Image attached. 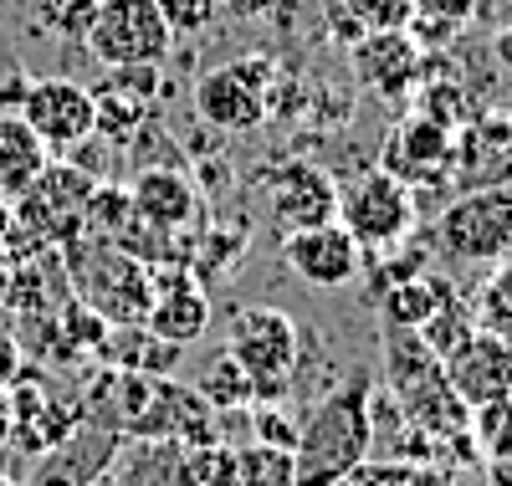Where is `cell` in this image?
<instances>
[{
	"instance_id": "cell-1",
	"label": "cell",
	"mask_w": 512,
	"mask_h": 486,
	"mask_svg": "<svg viewBox=\"0 0 512 486\" xmlns=\"http://www.w3.org/2000/svg\"><path fill=\"white\" fill-rule=\"evenodd\" d=\"M369 451H374V384L369 374H349L297 420L292 486H333Z\"/></svg>"
},
{
	"instance_id": "cell-2",
	"label": "cell",
	"mask_w": 512,
	"mask_h": 486,
	"mask_svg": "<svg viewBox=\"0 0 512 486\" xmlns=\"http://www.w3.org/2000/svg\"><path fill=\"white\" fill-rule=\"evenodd\" d=\"M67 272H72L77 302H88L108 323H144L149 318L154 277L139 256L118 251L113 241L72 236L67 241Z\"/></svg>"
},
{
	"instance_id": "cell-3",
	"label": "cell",
	"mask_w": 512,
	"mask_h": 486,
	"mask_svg": "<svg viewBox=\"0 0 512 486\" xmlns=\"http://www.w3.org/2000/svg\"><path fill=\"white\" fill-rule=\"evenodd\" d=\"M226 353L251 374L256 405H277L292 384L297 353H303V333H297V323L282 307L251 302V307H236L231 323H226Z\"/></svg>"
},
{
	"instance_id": "cell-4",
	"label": "cell",
	"mask_w": 512,
	"mask_h": 486,
	"mask_svg": "<svg viewBox=\"0 0 512 486\" xmlns=\"http://www.w3.org/2000/svg\"><path fill=\"white\" fill-rule=\"evenodd\" d=\"M272 87H277V62L267 52L221 62L195 77V118L216 128L221 139L256 134L272 113Z\"/></svg>"
},
{
	"instance_id": "cell-5",
	"label": "cell",
	"mask_w": 512,
	"mask_h": 486,
	"mask_svg": "<svg viewBox=\"0 0 512 486\" xmlns=\"http://www.w3.org/2000/svg\"><path fill=\"white\" fill-rule=\"evenodd\" d=\"M436 241L461 267H497L512 256V180L461 190L436 210Z\"/></svg>"
},
{
	"instance_id": "cell-6",
	"label": "cell",
	"mask_w": 512,
	"mask_h": 486,
	"mask_svg": "<svg viewBox=\"0 0 512 486\" xmlns=\"http://www.w3.org/2000/svg\"><path fill=\"white\" fill-rule=\"evenodd\" d=\"M415 195L410 185H400L390 169H354L338 185V226H344L359 251H390L415 231Z\"/></svg>"
},
{
	"instance_id": "cell-7",
	"label": "cell",
	"mask_w": 512,
	"mask_h": 486,
	"mask_svg": "<svg viewBox=\"0 0 512 486\" xmlns=\"http://www.w3.org/2000/svg\"><path fill=\"white\" fill-rule=\"evenodd\" d=\"M82 47L103 67H164L175 31H169L159 0H98Z\"/></svg>"
},
{
	"instance_id": "cell-8",
	"label": "cell",
	"mask_w": 512,
	"mask_h": 486,
	"mask_svg": "<svg viewBox=\"0 0 512 486\" xmlns=\"http://www.w3.org/2000/svg\"><path fill=\"white\" fill-rule=\"evenodd\" d=\"M93 174L82 164H47L36 174V185L26 195L11 200V220L21 231H31L41 246H67L77 231H82V210H88V195H93Z\"/></svg>"
},
{
	"instance_id": "cell-9",
	"label": "cell",
	"mask_w": 512,
	"mask_h": 486,
	"mask_svg": "<svg viewBox=\"0 0 512 486\" xmlns=\"http://www.w3.org/2000/svg\"><path fill=\"white\" fill-rule=\"evenodd\" d=\"M128 435L134 440H169V446H180V451L226 440L221 415L200 400L195 384H180V379H154L149 384V400H144L139 420L128 425Z\"/></svg>"
},
{
	"instance_id": "cell-10",
	"label": "cell",
	"mask_w": 512,
	"mask_h": 486,
	"mask_svg": "<svg viewBox=\"0 0 512 486\" xmlns=\"http://www.w3.org/2000/svg\"><path fill=\"white\" fill-rule=\"evenodd\" d=\"M26 128L47 144V154H67L93 139V87L72 77H31L26 103H21Z\"/></svg>"
},
{
	"instance_id": "cell-11",
	"label": "cell",
	"mask_w": 512,
	"mask_h": 486,
	"mask_svg": "<svg viewBox=\"0 0 512 486\" xmlns=\"http://www.w3.org/2000/svg\"><path fill=\"white\" fill-rule=\"evenodd\" d=\"M282 261H287V272L313 292H344L364 272V251L338 220L308 226V231H287L282 236Z\"/></svg>"
},
{
	"instance_id": "cell-12",
	"label": "cell",
	"mask_w": 512,
	"mask_h": 486,
	"mask_svg": "<svg viewBox=\"0 0 512 486\" xmlns=\"http://www.w3.org/2000/svg\"><path fill=\"white\" fill-rule=\"evenodd\" d=\"M149 277H154V297H149L144 328L164 343H180V348L200 343L210 328V297L195 282V272L185 261H169V267H149Z\"/></svg>"
},
{
	"instance_id": "cell-13",
	"label": "cell",
	"mask_w": 512,
	"mask_h": 486,
	"mask_svg": "<svg viewBox=\"0 0 512 486\" xmlns=\"http://www.w3.org/2000/svg\"><path fill=\"white\" fill-rule=\"evenodd\" d=\"M128 200H134L139 220H149L154 231L164 236H185L205 220V195L200 185L180 164H149L134 174V185H128Z\"/></svg>"
},
{
	"instance_id": "cell-14",
	"label": "cell",
	"mask_w": 512,
	"mask_h": 486,
	"mask_svg": "<svg viewBox=\"0 0 512 486\" xmlns=\"http://www.w3.org/2000/svg\"><path fill=\"white\" fill-rule=\"evenodd\" d=\"M267 180H272V220L282 231H308V226L338 220V180L323 164L292 159V164H277Z\"/></svg>"
},
{
	"instance_id": "cell-15",
	"label": "cell",
	"mask_w": 512,
	"mask_h": 486,
	"mask_svg": "<svg viewBox=\"0 0 512 486\" xmlns=\"http://www.w3.org/2000/svg\"><path fill=\"white\" fill-rule=\"evenodd\" d=\"M354 72L379 98H410L425 77V47L410 31H369L354 41Z\"/></svg>"
},
{
	"instance_id": "cell-16",
	"label": "cell",
	"mask_w": 512,
	"mask_h": 486,
	"mask_svg": "<svg viewBox=\"0 0 512 486\" xmlns=\"http://www.w3.org/2000/svg\"><path fill=\"white\" fill-rule=\"evenodd\" d=\"M446 379H451L456 400L466 410L492 405V400H512V348L487 338V333H472L466 343H456L446 353Z\"/></svg>"
},
{
	"instance_id": "cell-17",
	"label": "cell",
	"mask_w": 512,
	"mask_h": 486,
	"mask_svg": "<svg viewBox=\"0 0 512 486\" xmlns=\"http://www.w3.org/2000/svg\"><path fill=\"white\" fill-rule=\"evenodd\" d=\"M118 440H123V435H113V430L77 425L62 446H52L47 456L36 461V471H31L26 486H98V481L113 471Z\"/></svg>"
},
{
	"instance_id": "cell-18",
	"label": "cell",
	"mask_w": 512,
	"mask_h": 486,
	"mask_svg": "<svg viewBox=\"0 0 512 486\" xmlns=\"http://www.w3.org/2000/svg\"><path fill=\"white\" fill-rule=\"evenodd\" d=\"M149 384H154V379H144V374H134V369H113V364L93 369V379L82 384V400H77L82 425L128 435V425L139 420V410H144V400H149Z\"/></svg>"
},
{
	"instance_id": "cell-19",
	"label": "cell",
	"mask_w": 512,
	"mask_h": 486,
	"mask_svg": "<svg viewBox=\"0 0 512 486\" xmlns=\"http://www.w3.org/2000/svg\"><path fill=\"white\" fill-rule=\"evenodd\" d=\"M451 164H456L461 190L507 185L512 180V118H482L477 128H461Z\"/></svg>"
},
{
	"instance_id": "cell-20",
	"label": "cell",
	"mask_w": 512,
	"mask_h": 486,
	"mask_svg": "<svg viewBox=\"0 0 512 486\" xmlns=\"http://www.w3.org/2000/svg\"><path fill=\"white\" fill-rule=\"evenodd\" d=\"M47 164H52V154L26 128V118L21 113H0V200L26 195Z\"/></svg>"
},
{
	"instance_id": "cell-21",
	"label": "cell",
	"mask_w": 512,
	"mask_h": 486,
	"mask_svg": "<svg viewBox=\"0 0 512 486\" xmlns=\"http://www.w3.org/2000/svg\"><path fill=\"white\" fill-rule=\"evenodd\" d=\"M456 287L446 282V277H431V272H420V277H410V282H395V287H384L379 292V313H384V323H395V328H425L441 307H446V297H451Z\"/></svg>"
},
{
	"instance_id": "cell-22",
	"label": "cell",
	"mask_w": 512,
	"mask_h": 486,
	"mask_svg": "<svg viewBox=\"0 0 512 486\" xmlns=\"http://www.w3.org/2000/svg\"><path fill=\"white\" fill-rule=\"evenodd\" d=\"M123 451L128 456H113L118 486H175L180 446H169V440H134V435H123Z\"/></svg>"
},
{
	"instance_id": "cell-23",
	"label": "cell",
	"mask_w": 512,
	"mask_h": 486,
	"mask_svg": "<svg viewBox=\"0 0 512 486\" xmlns=\"http://www.w3.org/2000/svg\"><path fill=\"white\" fill-rule=\"evenodd\" d=\"M246 241H251L246 226H210V231H200V241L190 246L195 256H185V267L195 272L200 287H210V282H221L236 261L246 256Z\"/></svg>"
},
{
	"instance_id": "cell-24",
	"label": "cell",
	"mask_w": 512,
	"mask_h": 486,
	"mask_svg": "<svg viewBox=\"0 0 512 486\" xmlns=\"http://www.w3.org/2000/svg\"><path fill=\"white\" fill-rule=\"evenodd\" d=\"M472 323L477 333L512 348V261H497L482 277V287L472 292Z\"/></svg>"
},
{
	"instance_id": "cell-25",
	"label": "cell",
	"mask_w": 512,
	"mask_h": 486,
	"mask_svg": "<svg viewBox=\"0 0 512 486\" xmlns=\"http://www.w3.org/2000/svg\"><path fill=\"white\" fill-rule=\"evenodd\" d=\"M200 400L216 410V415H236V410H251L256 405V389H251V374L231 359V353L221 348L216 359L205 364V374H200Z\"/></svg>"
},
{
	"instance_id": "cell-26",
	"label": "cell",
	"mask_w": 512,
	"mask_h": 486,
	"mask_svg": "<svg viewBox=\"0 0 512 486\" xmlns=\"http://www.w3.org/2000/svg\"><path fill=\"white\" fill-rule=\"evenodd\" d=\"M149 103H139V98H128L123 87H113V82H98L93 87V134H103V139H134L139 128L149 123Z\"/></svg>"
},
{
	"instance_id": "cell-27",
	"label": "cell",
	"mask_w": 512,
	"mask_h": 486,
	"mask_svg": "<svg viewBox=\"0 0 512 486\" xmlns=\"http://www.w3.org/2000/svg\"><path fill=\"white\" fill-rule=\"evenodd\" d=\"M461 26H472V0H415V21L410 36L425 52L441 47V41H456Z\"/></svg>"
},
{
	"instance_id": "cell-28",
	"label": "cell",
	"mask_w": 512,
	"mask_h": 486,
	"mask_svg": "<svg viewBox=\"0 0 512 486\" xmlns=\"http://www.w3.org/2000/svg\"><path fill=\"white\" fill-rule=\"evenodd\" d=\"M175 486H236V446L216 440V446H190V451H180Z\"/></svg>"
},
{
	"instance_id": "cell-29",
	"label": "cell",
	"mask_w": 512,
	"mask_h": 486,
	"mask_svg": "<svg viewBox=\"0 0 512 486\" xmlns=\"http://www.w3.org/2000/svg\"><path fill=\"white\" fill-rule=\"evenodd\" d=\"M333 6L359 26V36H369V31H410V21H415V0H333Z\"/></svg>"
},
{
	"instance_id": "cell-30",
	"label": "cell",
	"mask_w": 512,
	"mask_h": 486,
	"mask_svg": "<svg viewBox=\"0 0 512 486\" xmlns=\"http://www.w3.org/2000/svg\"><path fill=\"white\" fill-rule=\"evenodd\" d=\"M236 486H292V451L251 446L236 451Z\"/></svg>"
},
{
	"instance_id": "cell-31",
	"label": "cell",
	"mask_w": 512,
	"mask_h": 486,
	"mask_svg": "<svg viewBox=\"0 0 512 486\" xmlns=\"http://www.w3.org/2000/svg\"><path fill=\"white\" fill-rule=\"evenodd\" d=\"M472 440H477V456L497 461V456H512V400H492V405H477L472 410Z\"/></svg>"
},
{
	"instance_id": "cell-32",
	"label": "cell",
	"mask_w": 512,
	"mask_h": 486,
	"mask_svg": "<svg viewBox=\"0 0 512 486\" xmlns=\"http://www.w3.org/2000/svg\"><path fill=\"white\" fill-rule=\"evenodd\" d=\"M246 425H251V440H256V446L297 451V420H287V415H282V405H251Z\"/></svg>"
},
{
	"instance_id": "cell-33",
	"label": "cell",
	"mask_w": 512,
	"mask_h": 486,
	"mask_svg": "<svg viewBox=\"0 0 512 486\" xmlns=\"http://www.w3.org/2000/svg\"><path fill=\"white\" fill-rule=\"evenodd\" d=\"M164 6V21L175 36H190V31H205L216 21V0H159Z\"/></svg>"
},
{
	"instance_id": "cell-34",
	"label": "cell",
	"mask_w": 512,
	"mask_h": 486,
	"mask_svg": "<svg viewBox=\"0 0 512 486\" xmlns=\"http://www.w3.org/2000/svg\"><path fill=\"white\" fill-rule=\"evenodd\" d=\"M103 82L123 87L128 98H139V103H149V108H154V98H159V67H108Z\"/></svg>"
},
{
	"instance_id": "cell-35",
	"label": "cell",
	"mask_w": 512,
	"mask_h": 486,
	"mask_svg": "<svg viewBox=\"0 0 512 486\" xmlns=\"http://www.w3.org/2000/svg\"><path fill=\"white\" fill-rule=\"evenodd\" d=\"M26 87H31V77H26L16 62L0 67V113H21V103H26Z\"/></svg>"
},
{
	"instance_id": "cell-36",
	"label": "cell",
	"mask_w": 512,
	"mask_h": 486,
	"mask_svg": "<svg viewBox=\"0 0 512 486\" xmlns=\"http://www.w3.org/2000/svg\"><path fill=\"white\" fill-rule=\"evenodd\" d=\"M21 364H26V359H21V338H16V333H0V389L16 379Z\"/></svg>"
},
{
	"instance_id": "cell-37",
	"label": "cell",
	"mask_w": 512,
	"mask_h": 486,
	"mask_svg": "<svg viewBox=\"0 0 512 486\" xmlns=\"http://www.w3.org/2000/svg\"><path fill=\"white\" fill-rule=\"evenodd\" d=\"M472 21L512 26V0H472Z\"/></svg>"
},
{
	"instance_id": "cell-38",
	"label": "cell",
	"mask_w": 512,
	"mask_h": 486,
	"mask_svg": "<svg viewBox=\"0 0 512 486\" xmlns=\"http://www.w3.org/2000/svg\"><path fill=\"white\" fill-rule=\"evenodd\" d=\"M216 6H226L236 21H262V16L277 6V0H216Z\"/></svg>"
},
{
	"instance_id": "cell-39",
	"label": "cell",
	"mask_w": 512,
	"mask_h": 486,
	"mask_svg": "<svg viewBox=\"0 0 512 486\" xmlns=\"http://www.w3.org/2000/svg\"><path fill=\"white\" fill-rule=\"evenodd\" d=\"M492 62L512 72V26H497V36H492Z\"/></svg>"
},
{
	"instance_id": "cell-40",
	"label": "cell",
	"mask_w": 512,
	"mask_h": 486,
	"mask_svg": "<svg viewBox=\"0 0 512 486\" xmlns=\"http://www.w3.org/2000/svg\"><path fill=\"white\" fill-rule=\"evenodd\" d=\"M487 481H492V486H512V456L487 461Z\"/></svg>"
},
{
	"instance_id": "cell-41",
	"label": "cell",
	"mask_w": 512,
	"mask_h": 486,
	"mask_svg": "<svg viewBox=\"0 0 512 486\" xmlns=\"http://www.w3.org/2000/svg\"><path fill=\"white\" fill-rule=\"evenodd\" d=\"M11 430H16V420H11V400H6V389H0V446H11Z\"/></svg>"
},
{
	"instance_id": "cell-42",
	"label": "cell",
	"mask_w": 512,
	"mask_h": 486,
	"mask_svg": "<svg viewBox=\"0 0 512 486\" xmlns=\"http://www.w3.org/2000/svg\"><path fill=\"white\" fill-rule=\"evenodd\" d=\"M6 231H11V200H0V241H6Z\"/></svg>"
},
{
	"instance_id": "cell-43",
	"label": "cell",
	"mask_w": 512,
	"mask_h": 486,
	"mask_svg": "<svg viewBox=\"0 0 512 486\" xmlns=\"http://www.w3.org/2000/svg\"><path fill=\"white\" fill-rule=\"evenodd\" d=\"M425 486H456V481H441V476H425Z\"/></svg>"
},
{
	"instance_id": "cell-44",
	"label": "cell",
	"mask_w": 512,
	"mask_h": 486,
	"mask_svg": "<svg viewBox=\"0 0 512 486\" xmlns=\"http://www.w3.org/2000/svg\"><path fill=\"white\" fill-rule=\"evenodd\" d=\"M0 486H16V481H0Z\"/></svg>"
},
{
	"instance_id": "cell-45",
	"label": "cell",
	"mask_w": 512,
	"mask_h": 486,
	"mask_svg": "<svg viewBox=\"0 0 512 486\" xmlns=\"http://www.w3.org/2000/svg\"><path fill=\"white\" fill-rule=\"evenodd\" d=\"M415 486H425V476H420V481H415Z\"/></svg>"
}]
</instances>
